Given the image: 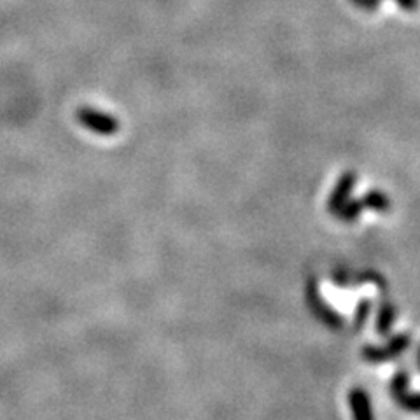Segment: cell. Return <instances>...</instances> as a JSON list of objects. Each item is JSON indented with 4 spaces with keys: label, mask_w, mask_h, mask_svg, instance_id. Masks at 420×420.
<instances>
[{
    "label": "cell",
    "mask_w": 420,
    "mask_h": 420,
    "mask_svg": "<svg viewBox=\"0 0 420 420\" xmlns=\"http://www.w3.org/2000/svg\"><path fill=\"white\" fill-rule=\"evenodd\" d=\"M76 120L88 132L102 137H113L121 130L120 120L116 116L95 109V107H79L76 113Z\"/></svg>",
    "instance_id": "obj_1"
},
{
    "label": "cell",
    "mask_w": 420,
    "mask_h": 420,
    "mask_svg": "<svg viewBox=\"0 0 420 420\" xmlns=\"http://www.w3.org/2000/svg\"><path fill=\"white\" fill-rule=\"evenodd\" d=\"M412 336L408 333H399L394 334L387 340V344L382 345V347H377V345H368V347L363 348V358L368 361V363H385V361L396 359L410 347Z\"/></svg>",
    "instance_id": "obj_2"
},
{
    "label": "cell",
    "mask_w": 420,
    "mask_h": 420,
    "mask_svg": "<svg viewBox=\"0 0 420 420\" xmlns=\"http://www.w3.org/2000/svg\"><path fill=\"white\" fill-rule=\"evenodd\" d=\"M307 303H308V307H310V310L314 312L315 317H317L319 321L324 322L328 328L340 329L341 326H344V322H345L344 317H341L338 312H334L333 308H331L329 305L321 298V295H319L317 282H315L314 278H310L307 284Z\"/></svg>",
    "instance_id": "obj_3"
},
{
    "label": "cell",
    "mask_w": 420,
    "mask_h": 420,
    "mask_svg": "<svg viewBox=\"0 0 420 420\" xmlns=\"http://www.w3.org/2000/svg\"><path fill=\"white\" fill-rule=\"evenodd\" d=\"M356 182H358V176H356V172H345L344 176L338 179L336 186H334V189L331 191V196L328 200V209L331 214L336 215L341 207L351 200L352 191H354L356 188Z\"/></svg>",
    "instance_id": "obj_4"
},
{
    "label": "cell",
    "mask_w": 420,
    "mask_h": 420,
    "mask_svg": "<svg viewBox=\"0 0 420 420\" xmlns=\"http://www.w3.org/2000/svg\"><path fill=\"white\" fill-rule=\"evenodd\" d=\"M348 404H351L354 420H375L371 399L368 392L361 387H354L348 392Z\"/></svg>",
    "instance_id": "obj_5"
},
{
    "label": "cell",
    "mask_w": 420,
    "mask_h": 420,
    "mask_svg": "<svg viewBox=\"0 0 420 420\" xmlns=\"http://www.w3.org/2000/svg\"><path fill=\"white\" fill-rule=\"evenodd\" d=\"M397 319V308L396 305L390 303V301H384L378 307V314H377V322H375V331H377L380 336H387L392 329L394 322Z\"/></svg>",
    "instance_id": "obj_6"
},
{
    "label": "cell",
    "mask_w": 420,
    "mask_h": 420,
    "mask_svg": "<svg viewBox=\"0 0 420 420\" xmlns=\"http://www.w3.org/2000/svg\"><path fill=\"white\" fill-rule=\"evenodd\" d=\"M361 203H363L364 209L380 212V214H387L390 210V200L387 198L384 191H378V189H371L366 195L361 198Z\"/></svg>",
    "instance_id": "obj_7"
},
{
    "label": "cell",
    "mask_w": 420,
    "mask_h": 420,
    "mask_svg": "<svg viewBox=\"0 0 420 420\" xmlns=\"http://www.w3.org/2000/svg\"><path fill=\"white\" fill-rule=\"evenodd\" d=\"M396 403L399 404L403 410L412 412V414H420V392H410V390H404L399 396L394 397Z\"/></svg>",
    "instance_id": "obj_8"
},
{
    "label": "cell",
    "mask_w": 420,
    "mask_h": 420,
    "mask_svg": "<svg viewBox=\"0 0 420 420\" xmlns=\"http://www.w3.org/2000/svg\"><path fill=\"white\" fill-rule=\"evenodd\" d=\"M408 385H410V373L404 370L396 371V373L392 375V378H390V384H389L390 396L392 397L399 396L401 392L408 390Z\"/></svg>",
    "instance_id": "obj_9"
},
{
    "label": "cell",
    "mask_w": 420,
    "mask_h": 420,
    "mask_svg": "<svg viewBox=\"0 0 420 420\" xmlns=\"http://www.w3.org/2000/svg\"><path fill=\"white\" fill-rule=\"evenodd\" d=\"M364 207H363V203H361V200H348V202L341 207L340 212H338L336 215L341 219V221L352 222L359 217Z\"/></svg>",
    "instance_id": "obj_10"
},
{
    "label": "cell",
    "mask_w": 420,
    "mask_h": 420,
    "mask_svg": "<svg viewBox=\"0 0 420 420\" xmlns=\"http://www.w3.org/2000/svg\"><path fill=\"white\" fill-rule=\"evenodd\" d=\"M370 312H371V301L361 300L358 308H356V314H354V329L359 331L364 328L368 317H370Z\"/></svg>",
    "instance_id": "obj_11"
},
{
    "label": "cell",
    "mask_w": 420,
    "mask_h": 420,
    "mask_svg": "<svg viewBox=\"0 0 420 420\" xmlns=\"http://www.w3.org/2000/svg\"><path fill=\"white\" fill-rule=\"evenodd\" d=\"M361 278H363L361 282H371V284H375L377 288H380L384 293L387 291V284H385L384 277L378 273H375V271H364V273L361 275Z\"/></svg>",
    "instance_id": "obj_12"
},
{
    "label": "cell",
    "mask_w": 420,
    "mask_h": 420,
    "mask_svg": "<svg viewBox=\"0 0 420 420\" xmlns=\"http://www.w3.org/2000/svg\"><path fill=\"white\" fill-rule=\"evenodd\" d=\"M348 273L345 270H336L333 273V282L336 285H341V288H345V285H348L351 284V280H348Z\"/></svg>",
    "instance_id": "obj_13"
},
{
    "label": "cell",
    "mask_w": 420,
    "mask_h": 420,
    "mask_svg": "<svg viewBox=\"0 0 420 420\" xmlns=\"http://www.w3.org/2000/svg\"><path fill=\"white\" fill-rule=\"evenodd\" d=\"M394 2H396L401 9L412 11V13H414V11H417L420 7V0H394Z\"/></svg>",
    "instance_id": "obj_14"
},
{
    "label": "cell",
    "mask_w": 420,
    "mask_h": 420,
    "mask_svg": "<svg viewBox=\"0 0 420 420\" xmlns=\"http://www.w3.org/2000/svg\"><path fill=\"white\" fill-rule=\"evenodd\" d=\"M380 4H382V0H358V2H356V6L361 7V9L373 11V9H377Z\"/></svg>",
    "instance_id": "obj_15"
},
{
    "label": "cell",
    "mask_w": 420,
    "mask_h": 420,
    "mask_svg": "<svg viewBox=\"0 0 420 420\" xmlns=\"http://www.w3.org/2000/svg\"><path fill=\"white\" fill-rule=\"evenodd\" d=\"M417 356H419V359H420V348H419V354Z\"/></svg>",
    "instance_id": "obj_16"
},
{
    "label": "cell",
    "mask_w": 420,
    "mask_h": 420,
    "mask_svg": "<svg viewBox=\"0 0 420 420\" xmlns=\"http://www.w3.org/2000/svg\"><path fill=\"white\" fill-rule=\"evenodd\" d=\"M352 2H354V4H356V2H358V0H352Z\"/></svg>",
    "instance_id": "obj_17"
},
{
    "label": "cell",
    "mask_w": 420,
    "mask_h": 420,
    "mask_svg": "<svg viewBox=\"0 0 420 420\" xmlns=\"http://www.w3.org/2000/svg\"><path fill=\"white\" fill-rule=\"evenodd\" d=\"M419 368H420V359H419Z\"/></svg>",
    "instance_id": "obj_18"
}]
</instances>
